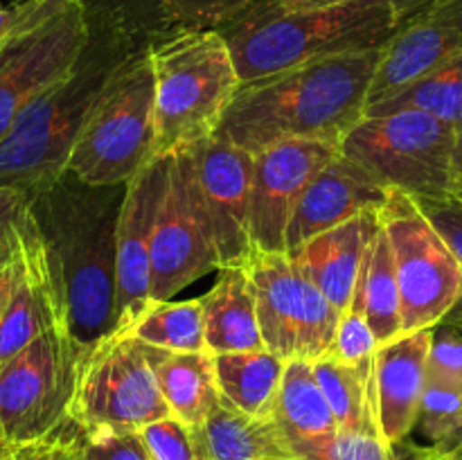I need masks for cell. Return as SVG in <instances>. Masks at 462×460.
<instances>
[{
  "instance_id": "cell-5",
  "label": "cell",
  "mask_w": 462,
  "mask_h": 460,
  "mask_svg": "<svg viewBox=\"0 0 462 460\" xmlns=\"http://www.w3.org/2000/svg\"><path fill=\"white\" fill-rule=\"evenodd\" d=\"M149 57L156 113L153 156L212 138L242 86L221 32L171 30L149 45Z\"/></svg>"
},
{
  "instance_id": "cell-13",
  "label": "cell",
  "mask_w": 462,
  "mask_h": 460,
  "mask_svg": "<svg viewBox=\"0 0 462 460\" xmlns=\"http://www.w3.org/2000/svg\"><path fill=\"white\" fill-rule=\"evenodd\" d=\"M257 298L262 341L284 361L316 363L329 352L341 311L296 269L287 253H255L246 264Z\"/></svg>"
},
{
  "instance_id": "cell-15",
  "label": "cell",
  "mask_w": 462,
  "mask_h": 460,
  "mask_svg": "<svg viewBox=\"0 0 462 460\" xmlns=\"http://www.w3.org/2000/svg\"><path fill=\"white\" fill-rule=\"evenodd\" d=\"M170 158L156 156L126 183L117 221V289L113 329H129L152 307V239L170 171Z\"/></svg>"
},
{
  "instance_id": "cell-34",
  "label": "cell",
  "mask_w": 462,
  "mask_h": 460,
  "mask_svg": "<svg viewBox=\"0 0 462 460\" xmlns=\"http://www.w3.org/2000/svg\"><path fill=\"white\" fill-rule=\"evenodd\" d=\"M138 433L152 460H208L201 431L174 415L156 419Z\"/></svg>"
},
{
  "instance_id": "cell-3",
  "label": "cell",
  "mask_w": 462,
  "mask_h": 460,
  "mask_svg": "<svg viewBox=\"0 0 462 460\" xmlns=\"http://www.w3.org/2000/svg\"><path fill=\"white\" fill-rule=\"evenodd\" d=\"M406 21L395 0H350L296 12L260 0L217 32L233 52L242 84H248L314 59L386 48Z\"/></svg>"
},
{
  "instance_id": "cell-9",
  "label": "cell",
  "mask_w": 462,
  "mask_h": 460,
  "mask_svg": "<svg viewBox=\"0 0 462 460\" xmlns=\"http://www.w3.org/2000/svg\"><path fill=\"white\" fill-rule=\"evenodd\" d=\"M81 352L52 327L0 363V451L52 436L70 422Z\"/></svg>"
},
{
  "instance_id": "cell-43",
  "label": "cell",
  "mask_w": 462,
  "mask_h": 460,
  "mask_svg": "<svg viewBox=\"0 0 462 460\" xmlns=\"http://www.w3.org/2000/svg\"><path fill=\"white\" fill-rule=\"evenodd\" d=\"M14 278H16V253H14L12 260L0 262V320H3L9 296H12Z\"/></svg>"
},
{
  "instance_id": "cell-33",
  "label": "cell",
  "mask_w": 462,
  "mask_h": 460,
  "mask_svg": "<svg viewBox=\"0 0 462 460\" xmlns=\"http://www.w3.org/2000/svg\"><path fill=\"white\" fill-rule=\"evenodd\" d=\"M260 0H162L170 30H219Z\"/></svg>"
},
{
  "instance_id": "cell-38",
  "label": "cell",
  "mask_w": 462,
  "mask_h": 460,
  "mask_svg": "<svg viewBox=\"0 0 462 460\" xmlns=\"http://www.w3.org/2000/svg\"><path fill=\"white\" fill-rule=\"evenodd\" d=\"M81 440L86 460H152L138 431L90 428L81 431Z\"/></svg>"
},
{
  "instance_id": "cell-12",
  "label": "cell",
  "mask_w": 462,
  "mask_h": 460,
  "mask_svg": "<svg viewBox=\"0 0 462 460\" xmlns=\"http://www.w3.org/2000/svg\"><path fill=\"white\" fill-rule=\"evenodd\" d=\"M215 230L203 201L194 143L171 152L165 194L152 239V305L171 300L210 271H219Z\"/></svg>"
},
{
  "instance_id": "cell-17",
  "label": "cell",
  "mask_w": 462,
  "mask_h": 460,
  "mask_svg": "<svg viewBox=\"0 0 462 460\" xmlns=\"http://www.w3.org/2000/svg\"><path fill=\"white\" fill-rule=\"evenodd\" d=\"M52 327H63L61 307L50 273L43 237L27 201L16 224V278L0 320V363L12 359Z\"/></svg>"
},
{
  "instance_id": "cell-29",
  "label": "cell",
  "mask_w": 462,
  "mask_h": 460,
  "mask_svg": "<svg viewBox=\"0 0 462 460\" xmlns=\"http://www.w3.org/2000/svg\"><path fill=\"white\" fill-rule=\"evenodd\" d=\"M397 111H422L462 126V54L433 68L427 75L409 81L402 88L373 99L365 106V115H388Z\"/></svg>"
},
{
  "instance_id": "cell-44",
  "label": "cell",
  "mask_w": 462,
  "mask_h": 460,
  "mask_svg": "<svg viewBox=\"0 0 462 460\" xmlns=\"http://www.w3.org/2000/svg\"><path fill=\"white\" fill-rule=\"evenodd\" d=\"M16 18H18V3L14 7H3L0 5V43L9 36L12 27L16 25Z\"/></svg>"
},
{
  "instance_id": "cell-14",
  "label": "cell",
  "mask_w": 462,
  "mask_h": 460,
  "mask_svg": "<svg viewBox=\"0 0 462 460\" xmlns=\"http://www.w3.org/2000/svg\"><path fill=\"white\" fill-rule=\"evenodd\" d=\"M338 152L323 140H287L255 153L248 207L255 253H287V228L302 194Z\"/></svg>"
},
{
  "instance_id": "cell-27",
  "label": "cell",
  "mask_w": 462,
  "mask_h": 460,
  "mask_svg": "<svg viewBox=\"0 0 462 460\" xmlns=\"http://www.w3.org/2000/svg\"><path fill=\"white\" fill-rule=\"evenodd\" d=\"M350 309L361 311L365 316L379 345L404 334V329H402V296L400 282H397L395 257H393L391 239H388L382 221H379L377 233L370 242L364 264H361L355 300H352Z\"/></svg>"
},
{
  "instance_id": "cell-25",
  "label": "cell",
  "mask_w": 462,
  "mask_h": 460,
  "mask_svg": "<svg viewBox=\"0 0 462 460\" xmlns=\"http://www.w3.org/2000/svg\"><path fill=\"white\" fill-rule=\"evenodd\" d=\"M271 418L280 424L300 458L338 433L332 406L310 361H287L278 404Z\"/></svg>"
},
{
  "instance_id": "cell-48",
  "label": "cell",
  "mask_w": 462,
  "mask_h": 460,
  "mask_svg": "<svg viewBox=\"0 0 462 460\" xmlns=\"http://www.w3.org/2000/svg\"><path fill=\"white\" fill-rule=\"evenodd\" d=\"M454 460H462V455H458V458H454Z\"/></svg>"
},
{
  "instance_id": "cell-16",
  "label": "cell",
  "mask_w": 462,
  "mask_h": 460,
  "mask_svg": "<svg viewBox=\"0 0 462 460\" xmlns=\"http://www.w3.org/2000/svg\"><path fill=\"white\" fill-rule=\"evenodd\" d=\"M199 185L215 230L217 253L224 266H246L255 255L248 224L251 179L255 156L219 138L194 143Z\"/></svg>"
},
{
  "instance_id": "cell-46",
  "label": "cell",
  "mask_w": 462,
  "mask_h": 460,
  "mask_svg": "<svg viewBox=\"0 0 462 460\" xmlns=\"http://www.w3.org/2000/svg\"><path fill=\"white\" fill-rule=\"evenodd\" d=\"M454 167H456V180H462V126L458 129V138H456Z\"/></svg>"
},
{
  "instance_id": "cell-20",
  "label": "cell",
  "mask_w": 462,
  "mask_h": 460,
  "mask_svg": "<svg viewBox=\"0 0 462 460\" xmlns=\"http://www.w3.org/2000/svg\"><path fill=\"white\" fill-rule=\"evenodd\" d=\"M433 327L400 334L377 347L374 388L383 440L404 445L418 422L420 404L427 388V359Z\"/></svg>"
},
{
  "instance_id": "cell-19",
  "label": "cell",
  "mask_w": 462,
  "mask_h": 460,
  "mask_svg": "<svg viewBox=\"0 0 462 460\" xmlns=\"http://www.w3.org/2000/svg\"><path fill=\"white\" fill-rule=\"evenodd\" d=\"M391 192L338 152L302 194L287 228V253L364 212L382 210Z\"/></svg>"
},
{
  "instance_id": "cell-47",
  "label": "cell",
  "mask_w": 462,
  "mask_h": 460,
  "mask_svg": "<svg viewBox=\"0 0 462 460\" xmlns=\"http://www.w3.org/2000/svg\"><path fill=\"white\" fill-rule=\"evenodd\" d=\"M454 197L458 198V201L462 203V180H456V189H454Z\"/></svg>"
},
{
  "instance_id": "cell-23",
  "label": "cell",
  "mask_w": 462,
  "mask_h": 460,
  "mask_svg": "<svg viewBox=\"0 0 462 460\" xmlns=\"http://www.w3.org/2000/svg\"><path fill=\"white\" fill-rule=\"evenodd\" d=\"M147 354L170 415L192 428H201L221 400L215 354L208 350L170 352L153 345H147Z\"/></svg>"
},
{
  "instance_id": "cell-7",
  "label": "cell",
  "mask_w": 462,
  "mask_h": 460,
  "mask_svg": "<svg viewBox=\"0 0 462 460\" xmlns=\"http://www.w3.org/2000/svg\"><path fill=\"white\" fill-rule=\"evenodd\" d=\"M458 126L431 113L364 117L341 140V153L388 189L413 198H449L456 189Z\"/></svg>"
},
{
  "instance_id": "cell-32",
  "label": "cell",
  "mask_w": 462,
  "mask_h": 460,
  "mask_svg": "<svg viewBox=\"0 0 462 460\" xmlns=\"http://www.w3.org/2000/svg\"><path fill=\"white\" fill-rule=\"evenodd\" d=\"M462 415V391L442 383L427 382L422 404H420L418 422L413 431L420 433L422 445L418 449L429 451L440 445L460 422Z\"/></svg>"
},
{
  "instance_id": "cell-42",
  "label": "cell",
  "mask_w": 462,
  "mask_h": 460,
  "mask_svg": "<svg viewBox=\"0 0 462 460\" xmlns=\"http://www.w3.org/2000/svg\"><path fill=\"white\" fill-rule=\"evenodd\" d=\"M458 455H462V415L458 427H456L440 445L424 451V458L427 460H454L458 458Z\"/></svg>"
},
{
  "instance_id": "cell-28",
  "label": "cell",
  "mask_w": 462,
  "mask_h": 460,
  "mask_svg": "<svg viewBox=\"0 0 462 460\" xmlns=\"http://www.w3.org/2000/svg\"><path fill=\"white\" fill-rule=\"evenodd\" d=\"M314 365V374L328 397L337 418L338 431L379 433L377 388H374V361L365 365L341 363L323 356Z\"/></svg>"
},
{
  "instance_id": "cell-41",
  "label": "cell",
  "mask_w": 462,
  "mask_h": 460,
  "mask_svg": "<svg viewBox=\"0 0 462 460\" xmlns=\"http://www.w3.org/2000/svg\"><path fill=\"white\" fill-rule=\"evenodd\" d=\"M282 9L289 12H296V9H310V7H328V5H338V3H350V0H275ZM402 7V12L409 18H413L415 14L422 12L424 7L433 3V0H395Z\"/></svg>"
},
{
  "instance_id": "cell-45",
  "label": "cell",
  "mask_w": 462,
  "mask_h": 460,
  "mask_svg": "<svg viewBox=\"0 0 462 460\" xmlns=\"http://www.w3.org/2000/svg\"><path fill=\"white\" fill-rule=\"evenodd\" d=\"M440 325H449V327L458 329V332L462 334V291H460L458 300L454 302V307H451V309L445 314V318L440 320Z\"/></svg>"
},
{
  "instance_id": "cell-40",
  "label": "cell",
  "mask_w": 462,
  "mask_h": 460,
  "mask_svg": "<svg viewBox=\"0 0 462 460\" xmlns=\"http://www.w3.org/2000/svg\"><path fill=\"white\" fill-rule=\"evenodd\" d=\"M30 192L18 188H0V262L12 260L16 253V224L27 207Z\"/></svg>"
},
{
  "instance_id": "cell-39",
  "label": "cell",
  "mask_w": 462,
  "mask_h": 460,
  "mask_svg": "<svg viewBox=\"0 0 462 460\" xmlns=\"http://www.w3.org/2000/svg\"><path fill=\"white\" fill-rule=\"evenodd\" d=\"M424 212L433 228L442 235L447 246L454 251L462 264V203L456 197L449 198H413Z\"/></svg>"
},
{
  "instance_id": "cell-22",
  "label": "cell",
  "mask_w": 462,
  "mask_h": 460,
  "mask_svg": "<svg viewBox=\"0 0 462 460\" xmlns=\"http://www.w3.org/2000/svg\"><path fill=\"white\" fill-rule=\"evenodd\" d=\"M210 354L262 350L257 298L246 266L219 269L215 287L201 296Z\"/></svg>"
},
{
  "instance_id": "cell-10",
  "label": "cell",
  "mask_w": 462,
  "mask_h": 460,
  "mask_svg": "<svg viewBox=\"0 0 462 460\" xmlns=\"http://www.w3.org/2000/svg\"><path fill=\"white\" fill-rule=\"evenodd\" d=\"M167 415L147 343L126 329H113L81 354L70 409V422L81 431H140Z\"/></svg>"
},
{
  "instance_id": "cell-35",
  "label": "cell",
  "mask_w": 462,
  "mask_h": 460,
  "mask_svg": "<svg viewBox=\"0 0 462 460\" xmlns=\"http://www.w3.org/2000/svg\"><path fill=\"white\" fill-rule=\"evenodd\" d=\"M377 347L379 343L365 316L361 311L347 309L338 320L337 334H334V341L325 356L341 361V363L365 365L374 361Z\"/></svg>"
},
{
  "instance_id": "cell-1",
  "label": "cell",
  "mask_w": 462,
  "mask_h": 460,
  "mask_svg": "<svg viewBox=\"0 0 462 460\" xmlns=\"http://www.w3.org/2000/svg\"><path fill=\"white\" fill-rule=\"evenodd\" d=\"M125 194L126 183L90 185L70 171L30 192L63 327L81 354L113 332Z\"/></svg>"
},
{
  "instance_id": "cell-8",
  "label": "cell",
  "mask_w": 462,
  "mask_h": 460,
  "mask_svg": "<svg viewBox=\"0 0 462 460\" xmlns=\"http://www.w3.org/2000/svg\"><path fill=\"white\" fill-rule=\"evenodd\" d=\"M88 43L77 0H23L16 25L0 43V138L50 86L72 72Z\"/></svg>"
},
{
  "instance_id": "cell-31",
  "label": "cell",
  "mask_w": 462,
  "mask_h": 460,
  "mask_svg": "<svg viewBox=\"0 0 462 460\" xmlns=\"http://www.w3.org/2000/svg\"><path fill=\"white\" fill-rule=\"evenodd\" d=\"M126 332L147 345L170 352H203L206 347V318L201 298L167 300L152 305Z\"/></svg>"
},
{
  "instance_id": "cell-36",
  "label": "cell",
  "mask_w": 462,
  "mask_h": 460,
  "mask_svg": "<svg viewBox=\"0 0 462 460\" xmlns=\"http://www.w3.org/2000/svg\"><path fill=\"white\" fill-rule=\"evenodd\" d=\"M427 382L462 391V334L449 325H436L427 359Z\"/></svg>"
},
{
  "instance_id": "cell-30",
  "label": "cell",
  "mask_w": 462,
  "mask_h": 460,
  "mask_svg": "<svg viewBox=\"0 0 462 460\" xmlns=\"http://www.w3.org/2000/svg\"><path fill=\"white\" fill-rule=\"evenodd\" d=\"M90 34H106L147 48L170 30L162 0H77Z\"/></svg>"
},
{
  "instance_id": "cell-21",
  "label": "cell",
  "mask_w": 462,
  "mask_h": 460,
  "mask_svg": "<svg viewBox=\"0 0 462 460\" xmlns=\"http://www.w3.org/2000/svg\"><path fill=\"white\" fill-rule=\"evenodd\" d=\"M377 228L379 210L364 212L337 228L316 235L287 255L296 269L310 278L341 314H346L355 300L361 264Z\"/></svg>"
},
{
  "instance_id": "cell-18",
  "label": "cell",
  "mask_w": 462,
  "mask_h": 460,
  "mask_svg": "<svg viewBox=\"0 0 462 460\" xmlns=\"http://www.w3.org/2000/svg\"><path fill=\"white\" fill-rule=\"evenodd\" d=\"M462 54V0H433L383 48L368 102L402 88Z\"/></svg>"
},
{
  "instance_id": "cell-37",
  "label": "cell",
  "mask_w": 462,
  "mask_h": 460,
  "mask_svg": "<svg viewBox=\"0 0 462 460\" xmlns=\"http://www.w3.org/2000/svg\"><path fill=\"white\" fill-rule=\"evenodd\" d=\"M0 460H86L84 440L75 422H68L52 436L30 445L0 451Z\"/></svg>"
},
{
  "instance_id": "cell-11",
  "label": "cell",
  "mask_w": 462,
  "mask_h": 460,
  "mask_svg": "<svg viewBox=\"0 0 462 460\" xmlns=\"http://www.w3.org/2000/svg\"><path fill=\"white\" fill-rule=\"evenodd\" d=\"M379 221L391 239L404 334L436 327L462 291V264L413 197L393 189Z\"/></svg>"
},
{
  "instance_id": "cell-26",
  "label": "cell",
  "mask_w": 462,
  "mask_h": 460,
  "mask_svg": "<svg viewBox=\"0 0 462 460\" xmlns=\"http://www.w3.org/2000/svg\"><path fill=\"white\" fill-rule=\"evenodd\" d=\"M284 370L287 361L266 347L215 354V374L221 400L253 418L273 415Z\"/></svg>"
},
{
  "instance_id": "cell-6",
  "label": "cell",
  "mask_w": 462,
  "mask_h": 460,
  "mask_svg": "<svg viewBox=\"0 0 462 460\" xmlns=\"http://www.w3.org/2000/svg\"><path fill=\"white\" fill-rule=\"evenodd\" d=\"M156 147L153 68L149 48L131 54L95 102L68 171L90 185L129 183Z\"/></svg>"
},
{
  "instance_id": "cell-2",
  "label": "cell",
  "mask_w": 462,
  "mask_h": 460,
  "mask_svg": "<svg viewBox=\"0 0 462 460\" xmlns=\"http://www.w3.org/2000/svg\"><path fill=\"white\" fill-rule=\"evenodd\" d=\"M383 48L332 54L239 86L215 138L260 153L287 140H341L364 120Z\"/></svg>"
},
{
  "instance_id": "cell-24",
  "label": "cell",
  "mask_w": 462,
  "mask_h": 460,
  "mask_svg": "<svg viewBox=\"0 0 462 460\" xmlns=\"http://www.w3.org/2000/svg\"><path fill=\"white\" fill-rule=\"evenodd\" d=\"M199 431L208 460H302L273 418H253L226 400Z\"/></svg>"
},
{
  "instance_id": "cell-4",
  "label": "cell",
  "mask_w": 462,
  "mask_h": 460,
  "mask_svg": "<svg viewBox=\"0 0 462 460\" xmlns=\"http://www.w3.org/2000/svg\"><path fill=\"white\" fill-rule=\"evenodd\" d=\"M138 50L143 48L116 36L88 32V43L70 75L41 93L0 138V188L32 192L66 174L95 102L117 68Z\"/></svg>"
}]
</instances>
